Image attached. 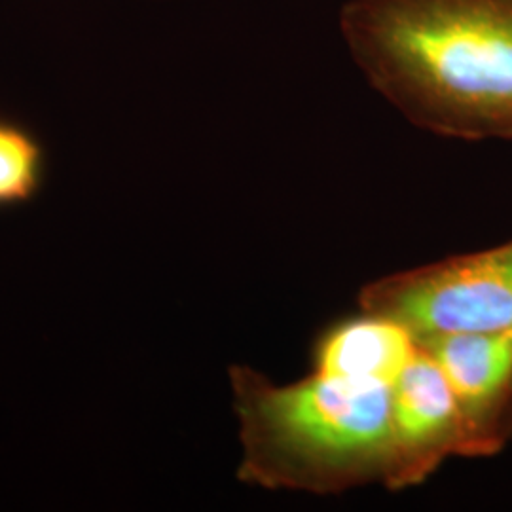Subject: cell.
I'll use <instances>...</instances> for the list:
<instances>
[{"label":"cell","instance_id":"1","mask_svg":"<svg viewBox=\"0 0 512 512\" xmlns=\"http://www.w3.org/2000/svg\"><path fill=\"white\" fill-rule=\"evenodd\" d=\"M338 29L366 82L410 124L512 139V0H346Z\"/></svg>","mask_w":512,"mask_h":512},{"label":"cell","instance_id":"2","mask_svg":"<svg viewBox=\"0 0 512 512\" xmlns=\"http://www.w3.org/2000/svg\"><path fill=\"white\" fill-rule=\"evenodd\" d=\"M239 421L238 478L264 490L338 494L384 482L391 469V385L313 372L274 384L230 366Z\"/></svg>","mask_w":512,"mask_h":512},{"label":"cell","instance_id":"3","mask_svg":"<svg viewBox=\"0 0 512 512\" xmlns=\"http://www.w3.org/2000/svg\"><path fill=\"white\" fill-rule=\"evenodd\" d=\"M361 308L399 321L421 342L512 329V241L446 258L363 289Z\"/></svg>","mask_w":512,"mask_h":512},{"label":"cell","instance_id":"4","mask_svg":"<svg viewBox=\"0 0 512 512\" xmlns=\"http://www.w3.org/2000/svg\"><path fill=\"white\" fill-rule=\"evenodd\" d=\"M389 416L391 469L385 486L391 490L418 486L452 456L484 458L454 391L421 346L391 384Z\"/></svg>","mask_w":512,"mask_h":512},{"label":"cell","instance_id":"5","mask_svg":"<svg viewBox=\"0 0 512 512\" xmlns=\"http://www.w3.org/2000/svg\"><path fill=\"white\" fill-rule=\"evenodd\" d=\"M439 365L486 456L501 450L512 399V329L421 342Z\"/></svg>","mask_w":512,"mask_h":512},{"label":"cell","instance_id":"6","mask_svg":"<svg viewBox=\"0 0 512 512\" xmlns=\"http://www.w3.org/2000/svg\"><path fill=\"white\" fill-rule=\"evenodd\" d=\"M418 349L414 334L399 321L363 311L321 334L313 349V372L391 385Z\"/></svg>","mask_w":512,"mask_h":512},{"label":"cell","instance_id":"7","mask_svg":"<svg viewBox=\"0 0 512 512\" xmlns=\"http://www.w3.org/2000/svg\"><path fill=\"white\" fill-rule=\"evenodd\" d=\"M48 179V152L25 124L0 116V211L35 202Z\"/></svg>","mask_w":512,"mask_h":512},{"label":"cell","instance_id":"8","mask_svg":"<svg viewBox=\"0 0 512 512\" xmlns=\"http://www.w3.org/2000/svg\"><path fill=\"white\" fill-rule=\"evenodd\" d=\"M505 433L512 435V399L509 404V412H507V420H505Z\"/></svg>","mask_w":512,"mask_h":512}]
</instances>
